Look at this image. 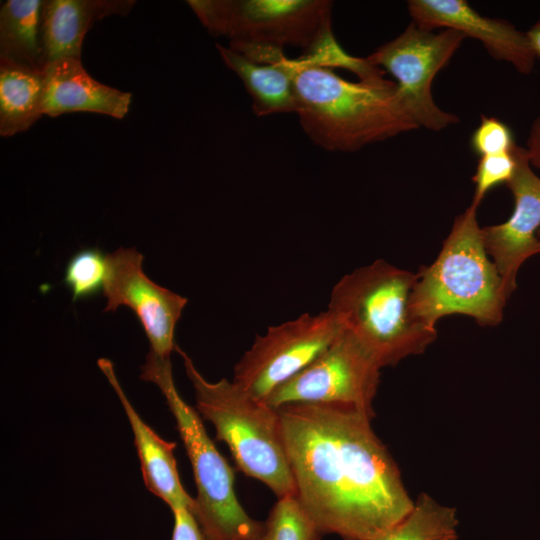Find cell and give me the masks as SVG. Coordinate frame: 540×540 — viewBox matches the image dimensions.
<instances>
[{"label":"cell","instance_id":"18","mask_svg":"<svg viewBox=\"0 0 540 540\" xmlns=\"http://www.w3.org/2000/svg\"><path fill=\"white\" fill-rule=\"evenodd\" d=\"M44 70L0 59L1 136L24 132L43 116Z\"/></svg>","mask_w":540,"mask_h":540},{"label":"cell","instance_id":"9","mask_svg":"<svg viewBox=\"0 0 540 540\" xmlns=\"http://www.w3.org/2000/svg\"><path fill=\"white\" fill-rule=\"evenodd\" d=\"M342 328L328 309L270 326L256 336L237 362L232 381L250 396L266 402L277 388L313 362Z\"/></svg>","mask_w":540,"mask_h":540},{"label":"cell","instance_id":"19","mask_svg":"<svg viewBox=\"0 0 540 540\" xmlns=\"http://www.w3.org/2000/svg\"><path fill=\"white\" fill-rule=\"evenodd\" d=\"M41 0H7L0 8V59L44 70Z\"/></svg>","mask_w":540,"mask_h":540},{"label":"cell","instance_id":"12","mask_svg":"<svg viewBox=\"0 0 540 540\" xmlns=\"http://www.w3.org/2000/svg\"><path fill=\"white\" fill-rule=\"evenodd\" d=\"M516 169L506 184L514 210L505 222L482 228L486 250L502 279L508 299L516 288L521 265L540 253V178L533 172L525 148L515 146Z\"/></svg>","mask_w":540,"mask_h":540},{"label":"cell","instance_id":"28","mask_svg":"<svg viewBox=\"0 0 540 540\" xmlns=\"http://www.w3.org/2000/svg\"><path fill=\"white\" fill-rule=\"evenodd\" d=\"M538 237L540 238V230L538 231Z\"/></svg>","mask_w":540,"mask_h":540},{"label":"cell","instance_id":"11","mask_svg":"<svg viewBox=\"0 0 540 540\" xmlns=\"http://www.w3.org/2000/svg\"><path fill=\"white\" fill-rule=\"evenodd\" d=\"M107 260L104 311H116L121 305L130 308L144 329L150 343L149 351L170 359L177 346L175 328L187 298L153 282L143 271V255L134 247H119L107 254Z\"/></svg>","mask_w":540,"mask_h":540},{"label":"cell","instance_id":"22","mask_svg":"<svg viewBox=\"0 0 540 540\" xmlns=\"http://www.w3.org/2000/svg\"><path fill=\"white\" fill-rule=\"evenodd\" d=\"M322 535L296 496H286L271 508L262 540H320Z\"/></svg>","mask_w":540,"mask_h":540},{"label":"cell","instance_id":"4","mask_svg":"<svg viewBox=\"0 0 540 540\" xmlns=\"http://www.w3.org/2000/svg\"><path fill=\"white\" fill-rule=\"evenodd\" d=\"M506 301L502 279L485 247L477 207L470 204L454 220L434 262L416 274L411 310L431 328L451 314L467 315L482 326H496Z\"/></svg>","mask_w":540,"mask_h":540},{"label":"cell","instance_id":"14","mask_svg":"<svg viewBox=\"0 0 540 540\" xmlns=\"http://www.w3.org/2000/svg\"><path fill=\"white\" fill-rule=\"evenodd\" d=\"M97 364L117 394L129 420L146 488L163 500L171 511L180 507L192 511L194 498L184 489L177 470L174 456L176 443L162 439L142 420L121 387L113 363L100 358Z\"/></svg>","mask_w":540,"mask_h":540},{"label":"cell","instance_id":"23","mask_svg":"<svg viewBox=\"0 0 540 540\" xmlns=\"http://www.w3.org/2000/svg\"><path fill=\"white\" fill-rule=\"evenodd\" d=\"M513 150L509 153L479 157L472 177L475 190L471 205L478 208L491 189L500 184H507L512 179L516 169Z\"/></svg>","mask_w":540,"mask_h":540},{"label":"cell","instance_id":"2","mask_svg":"<svg viewBox=\"0 0 540 540\" xmlns=\"http://www.w3.org/2000/svg\"><path fill=\"white\" fill-rule=\"evenodd\" d=\"M294 93L300 125L319 147L353 152L417 129L395 82L382 76L348 81L304 55L293 59Z\"/></svg>","mask_w":540,"mask_h":540},{"label":"cell","instance_id":"15","mask_svg":"<svg viewBox=\"0 0 540 540\" xmlns=\"http://www.w3.org/2000/svg\"><path fill=\"white\" fill-rule=\"evenodd\" d=\"M44 73L43 115L93 112L122 119L129 111L132 94L96 81L80 60L65 58L50 62Z\"/></svg>","mask_w":540,"mask_h":540},{"label":"cell","instance_id":"24","mask_svg":"<svg viewBox=\"0 0 540 540\" xmlns=\"http://www.w3.org/2000/svg\"><path fill=\"white\" fill-rule=\"evenodd\" d=\"M515 146L511 128L496 117L482 115L470 137V147L479 157L509 153Z\"/></svg>","mask_w":540,"mask_h":540},{"label":"cell","instance_id":"26","mask_svg":"<svg viewBox=\"0 0 540 540\" xmlns=\"http://www.w3.org/2000/svg\"><path fill=\"white\" fill-rule=\"evenodd\" d=\"M525 150L530 165L540 170V114L532 122Z\"/></svg>","mask_w":540,"mask_h":540},{"label":"cell","instance_id":"16","mask_svg":"<svg viewBox=\"0 0 540 540\" xmlns=\"http://www.w3.org/2000/svg\"><path fill=\"white\" fill-rule=\"evenodd\" d=\"M134 0H45L41 8V45L46 64L81 59L84 37L96 21L127 15Z\"/></svg>","mask_w":540,"mask_h":540},{"label":"cell","instance_id":"13","mask_svg":"<svg viewBox=\"0 0 540 540\" xmlns=\"http://www.w3.org/2000/svg\"><path fill=\"white\" fill-rule=\"evenodd\" d=\"M407 8L412 23L422 29L456 30L480 41L494 59L519 73L529 74L534 68L537 57L526 33L506 20L481 15L465 0H409Z\"/></svg>","mask_w":540,"mask_h":540},{"label":"cell","instance_id":"1","mask_svg":"<svg viewBox=\"0 0 540 540\" xmlns=\"http://www.w3.org/2000/svg\"><path fill=\"white\" fill-rule=\"evenodd\" d=\"M300 505L324 534L374 540L412 508L399 469L363 410L289 404L277 409Z\"/></svg>","mask_w":540,"mask_h":540},{"label":"cell","instance_id":"7","mask_svg":"<svg viewBox=\"0 0 540 540\" xmlns=\"http://www.w3.org/2000/svg\"><path fill=\"white\" fill-rule=\"evenodd\" d=\"M188 5L213 36L230 40L238 53L292 46L306 54L337 44L329 0H189Z\"/></svg>","mask_w":540,"mask_h":540},{"label":"cell","instance_id":"3","mask_svg":"<svg viewBox=\"0 0 540 540\" xmlns=\"http://www.w3.org/2000/svg\"><path fill=\"white\" fill-rule=\"evenodd\" d=\"M416 274L379 259L341 277L328 310L383 368L423 353L437 331L411 310Z\"/></svg>","mask_w":540,"mask_h":540},{"label":"cell","instance_id":"10","mask_svg":"<svg viewBox=\"0 0 540 540\" xmlns=\"http://www.w3.org/2000/svg\"><path fill=\"white\" fill-rule=\"evenodd\" d=\"M380 370L369 352L342 328L313 362L277 388L266 403L274 409L289 404L341 405L374 416Z\"/></svg>","mask_w":540,"mask_h":540},{"label":"cell","instance_id":"17","mask_svg":"<svg viewBox=\"0 0 540 540\" xmlns=\"http://www.w3.org/2000/svg\"><path fill=\"white\" fill-rule=\"evenodd\" d=\"M216 46L226 66L242 80L255 115L295 113L293 59L285 57L276 63H259L231 48Z\"/></svg>","mask_w":540,"mask_h":540},{"label":"cell","instance_id":"27","mask_svg":"<svg viewBox=\"0 0 540 540\" xmlns=\"http://www.w3.org/2000/svg\"><path fill=\"white\" fill-rule=\"evenodd\" d=\"M537 58H540V19L526 32Z\"/></svg>","mask_w":540,"mask_h":540},{"label":"cell","instance_id":"8","mask_svg":"<svg viewBox=\"0 0 540 540\" xmlns=\"http://www.w3.org/2000/svg\"><path fill=\"white\" fill-rule=\"evenodd\" d=\"M464 38L453 29L433 32L411 23L367 57L370 64L395 78L402 105L418 128L437 132L459 122L457 115L435 103L432 84Z\"/></svg>","mask_w":540,"mask_h":540},{"label":"cell","instance_id":"21","mask_svg":"<svg viewBox=\"0 0 540 540\" xmlns=\"http://www.w3.org/2000/svg\"><path fill=\"white\" fill-rule=\"evenodd\" d=\"M108 273V260L98 247L75 252L64 268L62 282L72 294V302L87 299L103 291Z\"/></svg>","mask_w":540,"mask_h":540},{"label":"cell","instance_id":"6","mask_svg":"<svg viewBox=\"0 0 540 540\" xmlns=\"http://www.w3.org/2000/svg\"><path fill=\"white\" fill-rule=\"evenodd\" d=\"M140 378L158 386L175 418L197 489L191 512L205 540H262L264 522L250 517L237 499L234 472L209 437L198 412L178 393L170 359L149 351Z\"/></svg>","mask_w":540,"mask_h":540},{"label":"cell","instance_id":"5","mask_svg":"<svg viewBox=\"0 0 540 540\" xmlns=\"http://www.w3.org/2000/svg\"><path fill=\"white\" fill-rule=\"evenodd\" d=\"M175 350L194 388L198 413L214 425L216 438L228 445L239 470L264 483L277 498L295 496L278 410L233 381L209 382L184 351Z\"/></svg>","mask_w":540,"mask_h":540},{"label":"cell","instance_id":"20","mask_svg":"<svg viewBox=\"0 0 540 540\" xmlns=\"http://www.w3.org/2000/svg\"><path fill=\"white\" fill-rule=\"evenodd\" d=\"M456 509L423 493L395 525L374 540H457Z\"/></svg>","mask_w":540,"mask_h":540},{"label":"cell","instance_id":"25","mask_svg":"<svg viewBox=\"0 0 540 540\" xmlns=\"http://www.w3.org/2000/svg\"><path fill=\"white\" fill-rule=\"evenodd\" d=\"M174 525L171 540H205L192 512L186 507L172 510Z\"/></svg>","mask_w":540,"mask_h":540}]
</instances>
